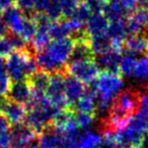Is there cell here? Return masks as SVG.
<instances>
[{
    "label": "cell",
    "mask_w": 148,
    "mask_h": 148,
    "mask_svg": "<svg viewBox=\"0 0 148 148\" xmlns=\"http://www.w3.org/2000/svg\"><path fill=\"white\" fill-rule=\"evenodd\" d=\"M0 113H2L5 116L10 125H13V124L21 123L25 120L27 109L25 105L11 101L5 97L0 101Z\"/></svg>",
    "instance_id": "obj_11"
},
{
    "label": "cell",
    "mask_w": 148,
    "mask_h": 148,
    "mask_svg": "<svg viewBox=\"0 0 148 148\" xmlns=\"http://www.w3.org/2000/svg\"><path fill=\"white\" fill-rule=\"evenodd\" d=\"M67 72H54L50 74V83L46 95L57 109L70 107L64 93L65 88V74Z\"/></svg>",
    "instance_id": "obj_3"
},
{
    "label": "cell",
    "mask_w": 148,
    "mask_h": 148,
    "mask_svg": "<svg viewBox=\"0 0 148 148\" xmlns=\"http://www.w3.org/2000/svg\"><path fill=\"white\" fill-rule=\"evenodd\" d=\"M31 43V46L35 54L47 49L49 44L51 43V38L49 36L48 29H38L37 27L36 35L34 36Z\"/></svg>",
    "instance_id": "obj_22"
},
{
    "label": "cell",
    "mask_w": 148,
    "mask_h": 148,
    "mask_svg": "<svg viewBox=\"0 0 148 148\" xmlns=\"http://www.w3.org/2000/svg\"><path fill=\"white\" fill-rule=\"evenodd\" d=\"M66 72L86 85L93 82L99 74V70L93 60L68 64L66 66Z\"/></svg>",
    "instance_id": "obj_5"
},
{
    "label": "cell",
    "mask_w": 148,
    "mask_h": 148,
    "mask_svg": "<svg viewBox=\"0 0 148 148\" xmlns=\"http://www.w3.org/2000/svg\"><path fill=\"white\" fill-rule=\"evenodd\" d=\"M121 2L126 7V9L129 11V14H130L131 11H133L134 9L137 8L139 0H121Z\"/></svg>",
    "instance_id": "obj_38"
},
{
    "label": "cell",
    "mask_w": 148,
    "mask_h": 148,
    "mask_svg": "<svg viewBox=\"0 0 148 148\" xmlns=\"http://www.w3.org/2000/svg\"><path fill=\"white\" fill-rule=\"evenodd\" d=\"M5 37L9 40V42H10V44L12 45L13 49L15 51H23V50H27L29 47V43L23 38H21L19 35H17V34L8 32V34Z\"/></svg>",
    "instance_id": "obj_31"
},
{
    "label": "cell",
    "mask_w": 148,
    "mask_h": 148,
    "mask_svg": "<svg viewBox=\"0 0 148 148\" xmlns=\"http://www.w3.org/2000/svg\"><path fill=\"white\" fill-rule=\"evenodd\" d=\"M10 83L11 81L6 68V59L0 57V92L4 95H6Z\"/></svg>",
    "instance_id": "obj_26"
},
{
    "label": "cell",
    "mask_w": 148,
    "mask_h": 148,
    "mask_svg": "<svg viewBox=\"0 0 148 148\" xmlns=\"http://www.w3.org/2000/svg\"><path fill=\"white\" fill-rule=\"evenodd\" d=\"M90 14H91V12H90V10H89L88 6H87V4L85 3V1H80L78 6L76 7V9L74 10V12L72 13V15L69 18L84 25L87 19H88V17L90 16Z\"/></svg>",
    "instance_id": "obj_25"
},
{
    "label": "cell",
    "mask_w": 148,
    "mask_h": 148,
    "mask_svg": "<svg viewBox=\"0 0 148 148\" xmlns=\"http://www.w3.org/2000/svg\"><path fill=\"white\" fill-rule=\"evenodd\" d=\"M48 32H49L51 40H61L64 38L70 37V29L68 27L65 18L63 21L61 18L59 21H51Z\"/></svg>",
    "instance_id": "obj_21"
},
{
    "label": "cell",
    "mask_w": 148,
    "mask_h": 148,
    "mask_svg": "<svg viewBox=\"0 0 148 148\" xmlns=\"http://www.w3.org/2000/svg\"><path fill=\"white\" fill-rule=\"evenodd\" d=\"M85 90V85L80 80L75 78L70 74H65V88H64V93L67 99V101L69 106L76 103L79 99L83 95Z\"/></svg>",
    "instance_id": "obj_13"
},
{
    "label": "cell",
    "mask_w": 148,
    "mask_h": 148,
    "mask_svg": "<svg viewBox=\"0 0 148 148\" xmlns=\"http://www.w3.org/2000/svg\"><path fill=\"white\" fill-rule=\"evenodd\" d=\"M45 13L49 16V18L53 21H59L62 17V10L60 7L59 1L58 0H52L50 4L48 5L47 9L45 10Z\"/></svg>",
    "instance_id": "obj_32"
},
{
    "label": "cell",
    "mask_w": 148,
    "mask_h": 148,
    "mask_svg": "<svg viewBox=\"0 0 148 148\" xmlns=\"http://www.w3.org/2000/svg\"><path fill=\"white\" fill-rule=\"evenodd\" d=\"M23 15V11L15 4H12L10 6L6 7L2 11V17L5 23H6L7 27L11 25L14 21H16L18 18H21Z\"/></svg>",
    "instance_id": "obj_28"
},
{
    "label": "cell",
    "mask_w": 148,
    "mask_h": 148,
    "mask_svg": "<svg viewBox=\"0 0 148 148\" xmlns=\"http://www.w3.org/2000/svg\"><path fill=\"white\" fill-rule=\"evenodd\" d=\"M103 134L101 137V141L99 148H120L118 145L117 139H116V133L111 131L103 132Z\"/></svg>",
    "instance_id": "obj_33"
},
{
    "label": "cell",
    "mask_w": 148,
    "mask_h": 148,
    "mask_svg": "<svg viewBox=\"0 0 148 148\" xmlns=\"http://www.w3.org/2000/svg\"><path fill=\"white\" fill-rule=\"evenodd\" d=\"M125 48L137 55H148V40L141 34L129 36L125 41Z\"/></svg>",
    "instance_id": "obj_18"
},
{
    "label": "cell",
    "mask_w": 148,
    "mask_h": 148,
    "mask_svg": "<svg viewBox=\"0 0 148 148\" xmlns=\"http://www.w3.org/2000/svg\"><path fill=\"white\" fill-rule=\"evenodd\" d=\"M109 27V21L103 13H91L85 23V29L90 37L106 34Z\"/></svg>",
    "instance_id": "obj_14"
},
{
    "label": "cell",
    "mask_w": 148,
    "mask_h": 148,
    "mask_svg": "<svg viewBox=\"0 0 148 148\" xmlns=\"http://www.w3.org/2000/svg\"><path fill=\"white\" fill-rule=\"evenodd\" d=\"M122 60V52L111 49L103 54L95 55L93 62L97 66L99 71L111 72L120 74V64Z\"/></svg>",
    "instance_id": "obj_9"
},
{
    "label": "cell",
    "mask_w": 148,
    "mask_h": 148,
    "mask_svg": "<svg viewBox=\"0 0 148 148\" xmlns=\"http://www.w3.org/2000/svg\"><path fill=\"white\" fill-rule=\"evenodd\" d=\"M0 148H2V147H0Z\"/></svg>",
    "instance_id": "obj_46"
},
{
    "label": "cell",
    "mask_w": 148,
    "mask_h": 148,
    "mask_svg": "<svg viewBox=\"0 0 148 148\" xmlns=\"http://www.w3.org/2000/svg\"><path fill=\"white\" fill-rule=\"evenodd\" d=\"M13 51H14V49H13L9 40L6 37L1 38L0 39V57L7 58Z\"/></svg>",
    "instance_id": "obj_35"
},
{
    "label": "cell",
    "mask_w": 148,
    "mask_h": 148,
    "mask_svg": "<svg viewBox=\"0 0 148 148\" xmlns=\"http://www.w3.org/2000/svg\"><path fill=\"white\" fill-rule=\"evenodd\" d=\"M107 3H111V2H116V1H119V0H105Z\"/></svg>",
    "instance_id": "obj_43"
},
{
    "label": "cell",
    "mask_w": 148,
    "mask_h": 148,
    "mask_svg": "<svg viewBox=\"0 0 148 148\" xmlns=\"http://www.w3.org/2000/svg\"><path fill=\"white\" fill-rule=\"evenodd\" d=\"M136 80L141 82L146 81L148 79V55H141L138 58L135 64V67L132 72V76Z\"/></svg>",
    "instance_id": "obj_24"
},
{
    "label": "cell",
    "mask_w": 148,
    "mask_h": 148,
    "mask_svg": "<svg viewBox=\"0 0 148 148\" xmlns=\"http://www.w3.org/2000/svg\"><path fill=\"white\" fill-rule=\"evenodd\" d=\"M147 133H148V125H147Z\"/></svg>",
    "instance_id": "obj_44"
},
{
    "label": "cell",
    "mask_w": 148,
    "mask_h": 148,
    "mask_svg": "<svg viewBox=\"0 0 148 148\" xmlns=\"http://www.w3.org/2000/svg\"><path fill=\"white\" fill-rule=\"evenodd\" d=\"M58 1H59L60 7L62 10V16L65 19L71 16L72 13L74 12V10L80 3V0H58Z\"/></svg>",
    "instance_id": "obj_29"
},
{
    "label": "cell",
    "mask_w": 148,
    "mask_h": 148,
    "mask_svg": "<svg viewBox=\"0 0 148 148\" xmlns=\"http://www.w3.org/2000/svg\"><path fill=\"white\" fill-rule=\"evenodd\" d=\"M74 46L73 40L70 37L64 38L61 40H53L49 46L47 47L46 51L51 56V58L57 63V65L63 70H66L68 60H69L70 54L72 52Z\"/></svg>",
    "instance_id": "obj_4"
},
{
    "label": "cell",
    "mask_w": 148,
    "mask_h": 148,
    "mask_svg": "<svg viewBox=\"0 0 148 148\" xmlns=\"http://www.w3.org/2000/svg\"><path fill=\"white\" fill-rule=\"evenodd\" d=\"M93 58H95V54L91 51L88 43H84V42L74 43L67 65L77 63V62L87 61V60H93Z\"/></svg>",
    "instance_id": "obj_16"
},
{
    "label": "cell",
    "mask_w": 148,
    "mask_h": 148,
    "mask_svg": "<svg viewBox=\"0 0 148 148\" xmlns=\"http://www.w3.org/2000/svg\"><path fill=\"white\" fill-rule=\"evenodd\" d=\"M81 1H85V0H81Z\"/></svg>",
    "instance_id": "obj_45"
},
{
    "label": "cell",
    "mask_w": 148,
    "mask_h": 148,
    "mask_svg": "<svg viewBox=\"0 0 148 148\" xmlns=\"http://www.w3.org/2000/svg\"><path fill=\"white\" fill-rule=\"evenodd\" d=\"M14 4L23 11V15L33 18L35 14V0H14Z\"/></svg>",
    "instance_id": "obj_30"
},
{
    "label": "cell",
    "mask_w": 148,
    "mask_h": 148,
    "mask_svg": "<svg viewBox=\"0 0 148 148\" xmlns=\"http://www.w3.org/2000/svg\"><path fill=\"white\" fill-rule=\"evenodd\" d=\"M95 117L92 114L75 113V123L76 126L82 131L89 130L95 125Z\"/></svg>",
    "instance_id": "obj_27"
},
{
    "label": "cell",
    "mask_w": 148,
    "mask_h": 148,
    "mask_svg": "<svg viewBox=\"0 0 148 148\" xmlns=\"http://www.w3.org/2000/svg\"><path fill=\"white\" fill-rule=\"evenodd\" d=\"M88 44L95 56L103 54L112 49V41L107 34L90 37Z\"/></svg>",
    "instance_id": "obj_20"
},
{
    "label": "cell",
    "mask_w": 148,
    "mask_h": 148,
    "mask_svg": "<svg viewBox=\"0 0 148 148\" xmlns=\"http://www.w3.org/2000/svg\"><path fill=\"white\" fill-rule=\"evenodd\" d=\"M103 13L110 23L111 21H124L129 15V11L126 9V7L121 2V0L116 1V2L107 3L105 8H103Z\"/></svg>",
    "instance_id": "obj_17"
},
{
    "label": "cell",
    "mask_w": 148,
    "mask_h": 148,
    "mask_svg": "<svg viewBox=\"0 0 148 148\" xmlns=\"http://www.w3.org/2000/svg\"><path fill=\"white\" fill-rule=\"evenodd\" d=\"M141 95L137 90L133 88H128L121 90V92L115 97L113 105L119 108L120 110L127 115L133 117L140 110Z\"/></svg>",
    "instance_id": "obj_6"
},
{
    "label": "cell",
    "mask_w": 148,
    "mask_h": 148,
    "mask_svg": "<svg viewBox=\"0 0 148 148\" xmlns=\"http://www.w3.org/2000/svg\"><path fill=\"white\" fill-rule=\"evenodd\" d=\"M27 148H41V146H40V144H39V141L36 139V140H34Z\"/></svg>",
    "instance_id": "obj_42"
},
{
    "label": "cell",
    "mask_w": 148,
    "mask_h": 148,
    "mask_svg": "<svg viewBox=\"0 0 148 148\" xmlns=\"http://www.w3.org/2000/svg\"><path fill=\"white\" fill-rule=\"evenodd\" d=\"M14 4V0H0V9H4Z\"/></svg>",
    "instance_id": "obj_41"
},
{
    "label": "cell",
    "mask_w": 148,
    "mask_h": 148,
    "mask_svg": "<svg viewBox=\"0 0 148 148\" xmlns=\"http://www.w3.org/2000/svg\"><path fill=\"white\" fill-rule=\"evenodd\" d=\"M32 97V88L27 80L11 82L5 97L14 103L25 105Z\"/></svg>",
    "instance_id": "obj_12"
},
{
    "label": "cell",
    "mask_w": 148,
    "mask_h": 148,
    "mask_svg": "<svg viewBox=\"0 0 148 148\" xmlns=\"http://www.w3.org/2000/svg\"><path fill=\"white\" fill-rule=\"evenodd\" d=\"M9 126H10V124H9L8 120L5 118V116L2 113H0V134L9 131V129H10Z\"/></svg>",
    "instance_id": "obj_37"
},
{
    "label": "cell",
    "mask_w": 148,
    "mask_h": 148,
    "mask_svg": "<svg viewBox=\"0 0 148 148\" xmlns=\"http://www.w3.org/2000/svg\"><path fill=\"white\" fill-rule=\"evenodd\" d=\"M145 134L129 123L125 128L116 132V139L120 148H135Z\"/></svg>",
    "instance_id": "obj_10"
},
{
    "label": "cell",
    "mask_w": 148,
    "mask_h": 148,
    "mask_svg": "<svg viewBox=\"0 0 148 148\" xmlns=\"http://www.w3.org/2000/svg\"><path fill=\"white\" fill-rule=\"evenodd\" d=\"M9 32V29L8 27H7L6 23L4 21V19H3L2 17V14L0 15V39L1 38H4L5 36L8 34Z\"/></svg>",
    "instance_id": "obj_39"
},
{
    "label": "cell",
    "mask_w": 148,
    "mask_h": 148,
    "mask_svg": "<svg viewBox=\"0 0 148 148\" xmlns=\"http://www.w3.org/2000/svg\"><path fill=\"white\" fill-rule=\"evenodd\" d=\"M35 53L29 46L27 50L23 51H13L6 58V68L11 82L25 81L29 77L27 69V62L29 54Z\"/></svg>",
    "instance_id": "obj_2"
},
{
    "label": "cell",
    "mask_w": 148,
    "mask_h": 148,
    "mask_svg": "<svg viewBox=\"0 0 148 148\" xmlns=\"http://www.w3.org/2000/svg\"><path fill=\"white\" fill-rule=\"evenodd\" d=\"M85 3L91 13H103V8L107 4L105 0H85Z\"/></svg>",
    "instance_id": "obj_34"
},
{
    "label": "cell",
    "mask_w": 148,
    "mask_h": 148,
    "mask_svg": "<svg viewBox=\"0 0 148 148\" xmlns=\"http://www.w3.org/2000/svg\"><path fill=\"white\" fill-rule=\"evenodd\" d=\"M138 55L129 49L124 47L122 50V60L120 64V74L122 76L131 77L132 72L135 67V64L138 60Z\"/></svg>",
    "instance_id": "obj_19"
},
{
    "label": "cell",
    "mask_w": 148,
    "mask_h": 148,
    "mask_svg": "<svg viewBox=\"0 0 148 148\" xmlns=\"http://www.w3.org/2000/svg\"><path fill=\"white\" fill-rule=\"evenodd\" d=\"M103 135L93 130H85L79 140V148H99Z\"/></svg>",
    "instance_id": "obj_23"
},
{
    "label": "cell",
    "mask_w": 148,
    "mask_h": 148,
    "mask_svg": "<svg viewBox=\"0 0 148 148\" xmlns=\"http://www.w3.org/2000/svg\"><path fill=\"white\" fill-rule=\"evenodd\" d=\"M135 148H148V133H146L143 136L141 142L138 144V146H136Z\"/></svg>",
    "instance_id": "obj_40"
},
{
    "label": "cell",
    "mask_w": 148,
    "mask_h": 148,
    "mask_svg": "<svg viewBox=\"0 0 148 148\" xmlns=\"http://www.w3.org/2000/svg\"><path fill=\"white\" fill-rule=\"evenodd\" d=\"M95 82L97 87V111L103 115L109 112L115 97L121 92L124 81L121 74L103 71L99 74Z\"/></svg>",
    "instance_id": "obj_1"
},
{
    "label": "cell",
    "mask_w": 148,
    "mask_h": 148,
    "mask_svg": "<svg viewBox=\"0 0 148 148\" xmlns=\"http://www.w3.org/2000/svg\"><path fill=\"white\" fill-rule=\"evenodd\" d=\"M27 82L32 88V91L36 93H45L50 83V73L44 70L38 69L32 75L27 77Z\"/></svg>",
    "instance_id": "obj_15"
},
{
    "label": "cell",
    "mask_w": 148,
    "mask_h": 148,
    "mask_svg": "<svg viewBox=\"0 0 148 148\" xmlns=\"http://www.w3.org/2000/svg\"><path fill=\"white\" fill-rule=\"evenodd\" d=\"M10 144L9 148H27L34 140L38 138L37 134L25 123H17L11 125Z\"/></svg>",
    "instance_id": "obj_7"
},
{
    "label": "cell",
    "mask_w": 148,
    "mask_h": 148,
    "mask_svg": "<svg viewBox=\"0 0 148 148\" xmlns=\"http://www.w3.org/2000/svg\"><path fill=\"white\" fill-rule=\"evenodd\" d=\"M125 23L128 37L142 34L148 27V8L137 7L134 9L125 19Z\"/></svg>",
    "instance_id": "obj_8"
},
{
    "label": "cell",
    "mask_w": 148,
    "mask_h": 148,
    "mask_svg": "<svg viewBox=\"0 0 148 148\" xmlns=\"http://www.w3.org/2000/svg\"><path fill=\"white\" fill-rule=\"evenodd\" d=\"M52 0H35V11L37 12H45L48 5Z\"/></svg>",
    "instance_id": "obj_36"
}]
</instances>
